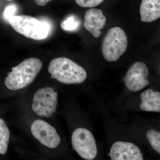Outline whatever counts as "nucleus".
<instances>
[{"mask_svg":"<svg viewBox=\"0 0 160 160\" xmlns=\"http://www.w3.org/2000/svg\"><path fill=\"white\" fill-rule=\"evenodd\" d=\"M42 67V61L37 58L26 59L8 73L5 80V85L11 90L26 88L34 81Z\"/></svg>","mask_w":160,"mask_h":160,"instance_id":"1","label":"nucleus"},{"mask_svg":"<svg viewBox=\"0 0 160 160\" xmlns=\"http://www.w3.org/2000/svg\"><path fill=\"white\" fill-rule=\"evenodd\" d=\"M48 71L52 78L65 84H81L87 77L84 68L66 58H56L52 60L48 66Z\"/></svg>","mask_w":160,"mask_h":160,"instance_id":"2","label":"nucleus"},{"mask_svg":"<svg viewBox=\"0 0 160 160\" xmlns=\"http://www.w3.org/2000/svg\"><path fill=\"white\" fill-rule=\"evenodd\" d=\"M8 21L15 31L25 37L39 41L45 39L49 35V24L30 16L13 15Z\"/></svg>","mask_w":160,"mask_h":160,"instance_id":"3","label":"nucleus"},{"mask_svg":"<svg viewBox=\"0 0 160 160\" xmlns=\"http://www.w3.org/2000/svg\"><path fill=\"white\" fill-rule=\"evenodd\" d=\"M128 39L122 28L114 27L109 29L103 40L102 52L104 59L109 62H116L126 52Z\"/></svg>","mask_w":160,"mask_h":160,"instance_id":"4","label":"nucleus"},{"mask_svg":"<svg viewBox=\"0 0 160 160\" xmlns=\"http://www.w3.org/2000/svg\"><path fill=\"white\" fill-rule=\"evenodd\" d=\"M58 97L57 92L51 87L38 89L33 96L32 110L39 116L50 117L56 110Z\"/></svg>","mask_w":160,"mask_h":160,"instance_id":"5","label":"nucleus"},{"mask_svg":"<svg viewBox=\"0 0 160 160\" xmlns=\"http://www.w3.org/2000/svg\"><path fill=\"white\" fill-rule=\"evenodd\" d=\"M71 139L73 149L81 158L94 159L97 155V147L94 137L89 130L78 128L73 132Z\"/></svg>","mask_w":160,"mask_h":160,"instance_id":"6","label":"nucleus"},{"mask_svg":"<svg viewBox=\"0 0 160 160\" xmlns=\"http://www.w3.org/2000/svg\"><path fill=\"white\" fill-rule=\"evenodd\" d=\"M149 70L144 62H138L132 64L128 69L124 78L127 88L136 92L142 90L149 84Z\"/></svg>","mask_w":160,"mask_h":160,"instance_id":"7","label":"nucleus"},{"mask_svg":"<svg viewBox=\"0 0 160 160\" xmlns=\"http://www.w3.org/2000/svg\"><path fill=\"white\" fill-rule=\"evenodd\" d=\"M31 131L36 139L48 148L54 149L61 142L54 127L43 120L35 121L31 126Z\"/></svg>","mask_w":160,"mask_h":160,"instance_id":"8","label":"nucleus"},{"mask_svg":"<svg viewBox=\"0 0 160 160\" xmlns=\"http://www.w3.org/2000/svg\"><path fill=\"white\" fill-rule=\"evenodd\" d=\"M109 156L112 160H143L139 148L133 143L117 142L112 146Z\"/></svg>","mask_w":160,"mask_h":160,"instance_id":"9","label":"nucleus"},{"mask_svg":"<svg viewBox=\"0 0 160 160\" xmlns=\"http://www.w3.org/2000/svg\"><path fill=\"white\" fill-rule=\"evenodd\" d=\"M106 21V17L102 10L92 8L85 13L84 26L94 38H98L102 34L101 29L105 27Z\"/></svg>","mask_w":160,"mask_h":160,"instance_id":"10","label":"nucleus"},{"mask_svg":"<svg viewBox=\"0 0 160 160\" xmlns=\"http://www.w3.org/2000/svg\"><path fill=\"white\" fill-rule=\"evenodd\" d=\"M141 20L151 22L160 17V0H142L140 7Z\"/></svg>","mask_w":160,"mask_h":160,"instance_id":"11","label":"nucleus"},{"mask_svg":"<svg viewBox=\"0 0 160 160\" xmlns=\"http://www.w3.org/2000/svg\"><path fill=\"white\" fill-rule=\"evenodd\" d=\"M142 103L140 108L146 112H160V92L149 89L141 94Z\"/></svg>","mask_w":160,"mask_h":160,"instance_id":"12","label":"nucleus"},{"mask_svg":"<svg viewBox=\"0 0 160 160\" xmlns=\"http://www.w3.org/2000/svg\"><path fill=\"white\" fill-rule=\"evenodd\" d=\"M10 132L5 121L0 118V154L4 155L7 152Z\"/></svg>","mask_w":160,"mask_h":160,"instance_id":"13","label":"nucleus"},{"mask_svg":"<svg viewBox=\"0 0 160 160\" xmlns=\"http://www.w3.org/2000/svg\"><path fill=\"white\" fill-rule=\"evenodd\" d=\"M81 22L76 16H69L63 20L61 24V27L63 30L67 31H74L79 28Z\"/></svg>","mask_w":160,"mask_h":160,"instance_id":"14","label":"nucleus"},{"mask_svg":"<svg viewBox=\"0 0 160 160\" xmlns=\"http://www.w3.org/2000/svg\"><path fill=\"white\" fill-rule=\"evenodd\" d=\"M146 137L152 147L159 154L160 153V132L154 129L147 131Z\"/></svg>","mask_w":160,"mask_h":160,"instance_id":"15","label":"nucleus"},{"mask_svg":"<svg viewBox=\"0 0 160 160\" xmlns=\"http://www.w3.org/2000/svg\"><path fill=\"white\" fill-rule=\"evenodd\" d=\"M104 0H75L78 6L84 8L96 7L103 2Z\"/></svg>","mask_w":160,"mask_h":160,"instance_id":"16","label":"nucleus"},{"mask_svg":"<svg viewBox=\"0 0 160 160\" xmlns=\"http://www.w3.org/2000/svg\"><path fill=\"white\" fill-rule=\"evenodd\" d=\"M16 10V7L14 5H10L7 6L4 10V16L5 19L8 20L9 18L14 15Z\"/></svg>","mask_w":160,"mask_h":160,"instance_id":"17","label":"nucleus"},{"mask_svg":"<svg viewBox=\"0 0 160 160\" xmlns=\"http://www.w3.org/2000/svg\"><path fill=\"white\" fill-rule=\"evenodd\" d=\"M52 1L53 0H34L36 4L40 6H46L47 3Z\"/></svg>","mask_w":160,"mask_h":160,"instance_id":"18","label":"nucleus"},{"mask_svg":"<svg viewBox=\"0 0 160 160\" xmlns=\"http://www.w3.org/2000/svg\"><path fill=\"white\" fill-rule=\"evenodd\" d=\"M6 1H9V2H10V1H13V0H6Z\"/></svg>","mask_w":160,"mask_h":160,"instance_id":"19","label":"nucleus"}]
</instances>
